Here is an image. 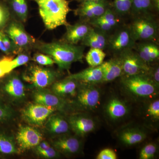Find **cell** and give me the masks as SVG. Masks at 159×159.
<instances>
[{
	"mask_svg": "<svg viewBox=\"0 0 159 159\" xmlns=\"http://www.w3.org/2000/svg\"><path fill=\"white\" fill-rule=\"evenodd\" d=\"M100 66L103 73L102 83L110 82L122 76V62L119 56L103 61Z\"/></svg>",
	"mask_w": 159,
	"mask_h": 159,
	"instance_id": "cell-20",
	"label": "cell"
},
{
	"mask_svg": "<svg viewBox=\"0 0 159 159\" xmlns=\"http://www.w3.org/2000/svg\"><path fill=\"white\" fill-rule=\"evenodd\" d=\"M148 75L152 80L153 82L158 88L159 86V68L157 65L154 67H151L150 71L148 73Z\"/></svg>",
	"mask_w": 159,
	"mask_h": 159,
	"instance_id": "cell-41",
	"label": "cell"
},
{
	"mask_svg": "<svg viewBox=\"0 0 159 159\" xmlns=\"http://www.w3.org/2000/svg\"><path fill=\"white\" fill-rule=\"evenodd\" d=\"M25 95V85L16 74L10 73L0 79V98L4 101L21 99Z\"/></svg>",
	"mask_w": 159,
	"mask_h": 159,
	"instance_id": "cell-9",
	"label": "cell"
},
{
	"mask_svg": "<svg viewBox=\"0 0 159 159\" xmlns=\"http://www.w3.org/2000/svg\"><path fill=\"white\" fill-rule=\"evenodd\" d=\"M33 98L36 103L52 107L56 110L63 111L67 105L64 98L45 88L36 89L33 94Z\"/></svg>",
	"mask_w": 159,
	"mask_h": 159,
	"instance_id": "cell-15",
	"label": "cell"
},
{
	"mask_svg": "<svg viewBox=\"0 0 159 159\" xmlns=\"http://www.w3.org/2000/svg\"><path fill=\"white\" fill-rule=\"evenodd\" d=\"M136 42L129 27H123L109 36L107 48L116 56L128 50L134 49Z\"/></svg>",
	"mask_w": 159,
	"mask_h": 159,
	"instance_id": "cell-7",
	"label": "cell"
},
{
	"mask_svg": "<svg viewBox=\"0 0 159 159\" xmlns=\"http://www.w3.org/2000/svg\"><path fill=\"white\" fill-rule=\"evenodd\" d=\"M147 115L154 120L159 119V100H154L151 102L147 110Z\"/></svg>",
	"mask_w": 159,
	"mask_h": 159,
	"instance_id": "cell-38",
	"label": "cell"
},
{
	"mask_svg": "<svg viewBox=\"0 0 159 159\" xmlns=\"http://www.w3.org/2000/svg\"><path fill=\"white\" fill-rule=\"evenodd\" d=\"M68 122L70 128L79 136H84L96 128V123L93 118L85 115H73L70 117Z\"/></svg>",
	"mask_w": 159,
	"mask_h": 159,
	"instance_id": "cell-16",
	"label": "cell"
},
{
	"mask_svg": "<svg viewBox=\"0 0 159 159\" xmlns=\"http://www.w3.org/2000/svg\"><path fill=\"white\" fill-rule=\"evenodd\" d=\"M0 51L6 55H9V52H8L6 47L4 45V43H3L2 34H1V30H0Z\"/></svg>",
	"mask_w": 159,
	"mask_h": 159,
	"instance_id": "cell-43",
	"label": "cell"
},
{
	"mask_svg": "<svg viewBox=\"0 0 159 159\" xmlns=\"http://www.w3.org/2000/svg\"><path fill=\"white\" fill-rule=\"evenodd\" d=\"M122 62V76L147 74L151 66L145 63L134 49L121 53L119 56Z\"/></svg>",
	"mask_w": 159,
	"mask_h": 159,
	"instance_id": "cell-8",
	"label": "cell"
},
{
	"mask_svg": "<svg viewBox=\"0 0 159 159\" xmlns=\"http://www.w3.org/2000/svg\"><path fill=\"white\" fill-rule=\"evenodd\" d=\"M75 1H77V2H79L81 3L84 2H89V1L92 2V1H100V0H75Z\"/></svg>",
	"mask_w": 159,
	"mask_h": 159,
	"instance_id": "cell-45",
	"label": "cell"
},
{
	"mask_svg": "<svg viewBox=\"0 0 159 159\" xmlns=\"http://www.w3.org/2000/svg\"><path fill=\"white\" fill-rule=\"evenodd\" d=\"M68 77L80 83L96 85L102 83L103 73L100 66L89 67L79 73L71 74Z\"/></svg>",
	"mask_w": 159,
	"mask_h": 159,
	"instance_id": "cell-18",
	"label": "cell"
},
{
	"mask_svg": "<svg viewBox=\"0 0 159 159\" xmlns=\"http://www.w3.org/2000/svg\"><path fill=\"white\" fill-rule=\"evenodd\" d=\"M33 60L40 66H52L55 63L53 59L49 55L41 53L34 54Z\"/></svg>",
	"mask_w": 159,
	"mask_h": 159,
	"instance_id": "cell-37",
	"label": "cell"
},
{
	"mask_svg": "<svg viewBox=\"0 0 159 159\" xmlns=\"http://www.w3.org/2000/svg\"><path fill=\"white\" fill-rule=\"evenodd\" d=\"M51 147V145L48 142L42 141L37 146L35 147V151L36 152H38L45 150V149H48Z\"/></svg>",
	"mask_w": 159,
	"mask_h": 159,
	"instance_id": "cell-42",
	"label": "cell"
},
{
	"mask_svg": "<svg viewBox=\"0 0 159 159\" xmlns=\"http://www.w3.org/2000/svg\"><path fill=\"white\" fill-rule=\"evenodd\" d=\"M1 158H1V156H0V159H1Z\"/></svg>",
	"mask_w": 159,
	"mask_h": 159,
	"instance_id": "cell-46",
	"label": "cell"
},
{
	"mask_svg": "<svg viewBox=\"0 0 159 159\" xmlns=\"http://www.w3.org/2000/svg\"><path fill=\"white\" fill-rule=\"evenodd\" d=\"M53 145L58 152L69 155L77 153L81 147V142L79 139L70 136L57 138L53 142Z\"/></svg>",
	"mask_w": 159,
	"mask_h": 159,
	"instance_id": "cell-19",
	"label": "cell"
},
{
	"mask_svg": "<svg viewBox=\"0 0 159 159\" xmlns=\"http://www.w3.org/2000/svg\"><path fill=\"white\" fill-rule=\"evenodd\" d=\"M110 7L107 0L82 2L74 11V14L80 20L89 23L101 16Z\"/></svg>",
	"mask_w": 159,
	"mask_h": 159,
	"instance_id": "cell-10",
	"label": "cell"
},
{
	"mask_svg": "<svg viewBox=\"0 0 159 159\" xmlns=\"http://www.w3.org/2000/svg\"><path fill=\"white\" fill-rule=\"evenodd\" d=\"M108 116L114 120H119L125 116L128 113V107L124 102L117 98L109 100L106 107Z\"/></svg>",
	"mask_w": 159,
	"mask_h": 159,
	"instance_id": "cell-24",
	"label": "cell"
},
{
	"mask_svg": "<svg viewBox=\"0 0 159 159\" xmlns=\"http://www.w3.org/2000/svg\"><path fill=\"white\" fill-rule=\"evenodd\" d=\"M134 50L148 66H151L152 63L159 59V48L156 43L147 41L136 43Z\"/></svg>",
	"mask_w": 159,
	"mask_h": 159,
	"instance_id": "cell-17",
	"label": "cell"
},
{
	"mask_svg": "<svg viewBox=\"0 0 159 159\" xmlns=\"http://www.w3.org/2000/svg\"><path fill=\"white\" fill-rule=\"evenodd\" d=\"M18 153V149L11 137L0 128V155H10Z\"/></svg>",
	"mask_w": 159,
	"mask_h": 159,
	"instance_id": "cell-27",
	"label": "cell"
},
{
	"mask_svg": "<svg viewBox=\"0 0 159 159\" xmlns=\"http://www.w3.org/2000/svg\"><path fill=\"white\" fill-rule=\"evenodd\" d=\"M40 16L48 30H52L69 23L67 16L71 11L67 0H34Z\"/></svg>",
	"mask_w": 159,
	"mask_h": 159,
	"instance_id": "cell-2",
	"label": "cell"
},
{
	"mask_svg": "<svg viewBox=\"0 0 159 159\" xmlns=\"http://www.w3.org/2000/svg\"><path fill=\"white\" fill-rule=\"evenodd\" d=\"M13 115V112L10 107L6 101L0 98V125L8 122Z\"/></svg>",
	"mask_w": 159,
	"mask_h": 159,
	"instance_id": "cell-31",
	"label": "cell"
},
{
	"mask_svg": "<svg viewBox=\"0 0 159 159\" xmlns=\"http://www.w3.org/2000/svg\"><path fill=\"white\" fill-rule=\"evenodd\" d=\"M30 58V55L26 52L22 51L18 54L17 56L11 60L10 66L11 72L15 69L27 64Z\"/></svg>",
	"mask_w": 159,
	"mask_h": 159,
	"instance_id": "cell-34",
	"label": "cell"
},
{
	"mask_svg": "<svg viewBox=\"0 0 159 159\" xmlns=\"http://www.w3.org/2000/svg\"><path fill=\"white\" fill-rule=\"evenodd\" d=\"M76 96L78 105L83 109L88 111L97 108L101 97L100 91L95 85L84 83L78 85Z\"/></svg>",
	"mask_w": 159,
	"mask_h": 159,
	"instance_id": "cell-11",
	"label": "cell"
},
{
	"mask_svg": "<svg viewBox=\"0 0 159 159\" xmlns=\"http://www.w3.org/2000/svg\"><path fill=\"white\" fill-rule=\"evenodd\" d=\"M122 85L130 93L136 97L147 98L157 93L159 88L148 74L122 77Z\"/></svg>",
	"mask_w": 159,
	"mask_h": 159,
	"instance_id": "cell-4",
	"label": "cell"
},
{
	"mask_svg": "<svg viewBox=\"0 0 159 159\" xmlns=\"http://www.w3.org/2000/svg\"><path fill=\"white\" fill-rule=\"evenodd\" d=\"M136 42L156 43L158 37V25L151 14L134 17L128 26Z\"/></svg>",
	"mask_w": 159,
	"mask_h": 159,
	"instance_id": "cell-3",
	"label": "cell"
},
{
	"mask_svg": "<svg viewBox=\"0 0 159 159\" xmlns=\"http://www.w3.org/2000/svg\"><path fill=\"white\" fill-rule=\"evenodd\" d=\"M66 27L65 33L61 40L73 45L81 42L93 28L89 23L82 20L73 25L69 24Z\"/></svg>",
	"mask_w": 159,
	"mask_h": 159,
	"instance_id": "cell-14",
	"label": "cell"
},
{
	"mask_svg": "<svg viewBox=\"0 0 159 159\" xmlns=\"http://www.w3.org/2000/svg\"><path fill=\"white\" fill-rule=\"evenodd\" d=\"M36 153L39 156L46 158H54L55 157H57L59 156L58 152L55 148L51 147L45 150L36 152Z\"/></svg>",
	"mask_w": 159,
	"mask_h": 159,
	"instance_id": "cell-39",
	"label": "cell"
},
{
	"mask_svg": "<svg viewBox=\"0 0 159 159\" xmlns=\"http://www.w3.org/2000/svg\"><path fill=\"white\" fill-rule=\"evenodd\" d=\"M55 111L52 107L35 102L28 106L23 110V116L30 124L40 126Z\"/></svg>",
	"mask_w": 159,
	"mask_h": 159,
	"instance_id": "cell-12",
	"label": "cell"
},
{
	"mask_svg": "<svg viewBox=\"0 0 159 159\" xmlns=\"http://www.w3.org/2000/svg\"><path fill=\"white\" fill-rule=\"evenodd\" d=\"M157 151V146L154 143L146 144L141 149L139 153L140 159H152L154 158Z\"/></svg>",
	"mask_w": 159,
	"mask_h": 159,
	"instance_id": "cell-32",
	"label": "cell"
},
{
	"mask_svg": "<svg viewBox=\"0 0 159 159\" xmlns=\"http://www.w3.org/2000/svg\"><path fill=\"white\" fill-rule=\"evenodd\" d=\"M10 14L6 4L0 2V30L4 29L10 20Z\"/></svg>",
	"mask_w": 159,
	"mask_h": 159,
	"instance_id": "cell-36",
	"label": "cell"
},
{
	"mask_svg": "<svg viewBox=\"0 0 159 159\" xmlns=\"http://www.w3.org/2000/svg\"><path fill=\"white\" fill-rule=\"evenodd\" d=\"M106 55L103 50L91 48L86 55L85 59L90 67L99 66L104 61Z\"/></svg>",
	"mask_w": 159,
	"mask_h": 159,
	"instance_id": "cell-29",
	"label": "cell"
},
{
	"mask_svg": "<svg viewBox=\"0 0 159 159\" xmlns=\"http://www.w3.org/2000/svg\"><path fill=\"white\" fill-rule=\"evenodd\" d=\"M153 9L157 11H159V0H152Z\"/></svg>",
	"mask_w": 159,
	"mask_h": 159,
	"instance_id": "cell-44",
	"label": "cell"
},
{
	"mask_svg": "<svg viewBox=\"0 0 159 159\" xmlns=\"http://www.w3.org/2000/svg\"><path fill=\"white\" fill-rule=\"evenodd\" d=\"M46 124L47 129L51 133L63 134L66 133L70 129L68 122L59 115L50 116Z\"/></svg>",
	"mask_w": 159,
	"mask_h": 159,
	"instance_id": "cell-26",
	"label": "cell"
},
{
	"mask_svg": "<svg viewBox=\"0 0 159 159\" xmlns=\"http://www.w3.org/2000/svg\"><path fill=\"white\" fill-rule=\"evenodd\" d=\"M18 145L21 150L34 148L42 141L43 136L39 131L29 126H22L16 136Z\"/></svg>",
	"mask_w": 159,
	"mask_h": 159,
	"instance_id": "cell-13",
	"label": "cell"
},
{
	"mask_svg": "<svg viewBox=\"0 0 159 159\" xmlns=\"http://www.w3.org/2000/svg\"><path fill=\"white\" fill-rule=\"evenodd\" d=\"M59 76L58 72L52 69L33 65L24 72L22 78L36 89H44L52 85Z\"/></svg>",
	"mask_w": 159,
	"mask_h": 159,
	"instance_id": "cell-5",
	"label": "cell"
},
{
	"mask_svg": "<svg viewBox=\"0 0 159 159\" xmlns=\"http://www.w3.org/2000/svg\"><path fill=\"white\" fill-rule=\"evenodd\" d=\"M146 136V134L143 131L129 128L122 130L119 134V139L123 144L131 146L143 142Z\"/></svg>",
	"mask_w": 159,
	"mask_h": 159,
	"instance_id": "cell-25",
	"label": "cell"
},
{
	"mask_svg": "<svg viewBox=\"0 0 159 159\" xmlns=\"http://www.w3.org/2000/svg\"><path fill=\"white\" fill-rule=\"evenodd\" d=\"M10 13L15 16L16 19L21 23H25L29 14L28 0H4Z\"/></svg>",
	"mask_w": 159,
	"mask_h": 159,
	"instance_id": "cell-23",
	"label": "cell"
},
{
	"mask_svg": "<svg viewBox=\"0 0 159 159\" xmlns=\"http://www.w3.org/2000/svg\"><path fill=\"white\" fill-rule=\"evenodd\" d=\"M13 56L6 55L0 57V79L11 73L10 66Z\"/></svg>",
	"mask_w": 159,
	"mask_h": 159,
	"instance_id": "cell-33",
	"label": "cell"
},
{
	"mask_svg": "<svg viewBox=\"0 0 159 159\" xmlns=\"http://www.w3.org/2000/svg\"><path fill=\"white\" fill-rule=\"evenodd\" d=\"M34 47L41 53L51 57L61 70H69L73 63L82 62L84 57L85 47L71 44L61 40L35 43Z\"/></svg>",
	"mask_w": 159,
	"mask_h": 159,
	"instance_id": "cell-1",
	"label": "cell"
},
{
	"mask_svg": "<svg viewBox=\"0 0 159 159\" xmlns=\"http://www.w3.org/2000/svg\"><path fill=\"white\" fill-rule=\"evenodd\" d=\"M109 36L108 33L93 27L89 33L80 42V45L103 50L107 46Z\"/></svg>",
	"mask_w": 159,
	"mask_h": 159,
	"instance_id": "cell-21",
	"label": "cell"
},
{
	"mask_svg": "<svg viewBox=\"0 0 159 159\" xmlns=\"http://www.w3.org/2000/svg\"><path fill=\"white\" fill-rule=\"evenodd\" d=\"M117 156L115 151L111 148H105L100 152L97 157V159H116Z\"/></svg>",
	"mask_w": 159,
	"mask_h": 159,
	"instance_id": "cell-40",
	"label": "cell"
},
{
	"mask_svg": "<svg viewBox=\"0 0 159 159\" xmlns=\"http://www.w3.org/2000/svg\"><path fill=\"white\" fill-rule=\"evenodd\" d=\"M152 9V0H133L130 13L134 17L142 15L151 14Z\"/></svg>",
	"mask_w": 159,
	"mask_h": 159,
	"instance_id": "cell-28",
	"label": "cell"
},
{
	"mask_svg": "<svg viewBox=\"0 0 159 159\" xmlns=\"http://www.w3.org/2000/svg\"><path fill=\"white\" fill-rule=\"evenodd\" d=\"M4 32L14 42L20 52L34 47L35 39L26 31L22 23L17 20H10L4 28Z\"/></svg>",
	"mask_w": 159,
	"mask_h": 159,
	"instance_id": "cell-6",
	"label": "cell"
},
{
	"mask_svg": "<svg viewBox=\"0 0 159 159\" xmlns=\"http://www.w3.org/2000/svg\"><path fill=\"white\" fill-rule=\"evenodd\" d=\"M1 34H2V39L4 45L9 52V55L12 54H18L20 53V50L15 44L12 40L2 30H1Z\"/></svg>",
	"mask_w": 159,
	"mask_h": 159,
	"instance_id": "cell-35",
	"label": "cell"
},
{
	"mask_svg": "<svg viewBox=\"0 0 159 159\" xmlns=\"http://www.w3.org/2000/svg\"><path fill=\"white\" fill-rule=\"evenodd\" d=\"M79 82L70 77L55 81L52 84V90L57 96L64 98L67 97H75L77 95Z\"/></svg>",
	"mask_w": 159,
	"mask_h": 159,
	"instance_id": "cell-22",
	"label": "cell"
},
{
	"mask_svg": "<svg viewBox=\"0 0 159 159\" xmlns=\"http://www.w3.org/2000/svg\"><path fill=\"white\" fill-rule=\"evenodd\" d=\"M133 0H114L112 9L119 17L130 13Z\"/></svg>",
	"mask_w": 159,
	"mask_h": 159,
	"instance_id": "cell-30",
	"label": "cell"
}]
</instances>
